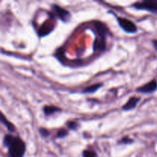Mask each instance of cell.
I'll use <instances>...</instances> for the list:
<instances>
[{
  "label": "cell",
  "mask_w": 157,
  "mask_h": 157,
  "mask_svg": "<svg viewBox=\"0 0 157 157\" xmlns=\"http://www.w3.org/2000/svg\"><path fill=\"white\" fill-rule=\"evenodd\" d=\"M130 7L138 11H147L157 15V0H144L133 3Z\"/></svg>",
  "instance_id": "obj_3"
},
{
  "label": "cell",
  "mask_w": 157,
  "mask_h": 157,
  "mask_svg": "<svg viewBox=\"0 0 157 157\" xmlns=\"http://www.w3.org/2000/svg\"><path fill=\"white\" fill-rule=\"evenodd\" d=\"M66 125H67V128L71 130H77L79 127V124L75 121H68L66 123Z\"/></svg>",
  "instance_id": "obj_14"
},
{
  "label": "cell",
  "mask_w": 157,
  "mask_h": 157,
  "mask_svg": "<svg viewBox=\"0 0 157 157\" xmlns=\"http://www.w3.org/2000/svg\"><path fill=\"white\" fill-rule=\"evenodd\" d=\"M52 8L55 16L59 18L61 21L67 22V21H70L71 15L70 12L68 10L65 9L64 8L61 7V6L57 4L52 5Z\"/></svg>",
  "instance_id": "obj_5"
},
{
  "label": "cell",
  "mask_w": 157,
  "mask_h": 157,
  "mask_svg": "<svg viewBox=\"0 0 157 157\" xmlns=\"http://www.w3.org/2000/svg\"><path fill=\"white\" fill-rule=\"evenodd\" d=\"M43 113L45 116H52L56 113H60L62 111L61 108L53 105H45L42 108Z\"/></svg>",
  "instance_id": "obj_8"
},
{
  "label": "cell",
  "mask_w": 157,
  "mask_h": 157,
  "mask_svg": "<svg viewBox=\"0 0 157 157\" xmlns=\"http://www.w3.org/2000/svg\"><path fill=\"white\" fill-rule=\"evenodd\" d=\"M115 17H116L117 21L120 27H121L124 32L129 34H135L137 32V26H136V25L135 24L133 21H132L131 20L128 19V18H124V17L117 16V15H115Z\"/></svg>",
  "instance_id": "obj_4"
},
{
  "label": "cell",
  "mask_w": 157,
  "mask_h": 157,
  "mask_svg": "<svg viewBox=\"0 0 157 157\" xmlns=\"http://www.w3.org/2000/svg\"><path fill=\"white\" fill-rule=\"evenodd\" d=\"M141 101V98L139 97H131L128 101H127L125 104L121 107L122 110L124 111H130V110H133L136 107L138 103Z\"/></svg>",
  "instance_id": "obj_7"
},
{
  "label": "cell",
  "mask_w": 157,
  "mask_h": 157,
  "mask_svg": "<svg viewBox=\"0 0 157 157\" xmlns=\"http://www.w3.org/2000/svg\"><path fill=\"white\" fill-rule=\"evenodd\" d=\"M103 86V84L100 83V84H95L93 85H90L89 87H85L84 89H83L82 93L83 94H94L97 91V90H99L101 87Z\"/></svg>",
  "instance_id": "obj_10"
},
{
  "label": "cell",
  "mask_w": 157,
  "mask_h": 157,
  "mask_svg": "<svg viewBox=\"0 0 157 157\" xmlns=\"http://www.w3.org/2000/svg\"><path fill=\"white\" fill-rule=\"evenodd\" d=\"M67 136H68V131L65 129L61 128L57 131L56 139H63V138H65Z\"/></svg>",
  "instance_id": "obj_11"
},
{
  "label": "cell",
  "mask_w": 157,
  "mask_h": 157,
  "mask_svg": "<svg viewBox=\"0 0 157 157\" xmlns=\"http://www.w3.org/2000/svg\"><path fill=\"white\" fill-rule=\"evenodd\" d=\"M2 143L8 150V156L24 157L26 152V144L21 137L12 134H6Z\"/></svg>",
  "instance_id": "obj_1"
},
{
  "label": "cell",
  "mask_w": 157,
  "mask_h": 157,
  "mask_svg": "<svg viewBox=\"0 0 157 157\" xmlns=\"http://www.w3.org/2000/svg\"><path fill=\"white\" fill-rule=\"evenodd\" d=\"M0 121H1V123L3 124V125L6 127V128L7 129V130L10 133H14L15 131V127L12 122L9 121L7 118L5 117V115L3 114L2 113H1V117H0Z\"/></svg>",
  "instance_id": "obj_9"
},
{
  "label": "cell",
  "mask_w": 157,
  "mask_h": 157,
  "mask_svg": "<svg viewBox=\"0 0 157 157\" xmlns=\"http://www.w3.org/2000/svg\"><path fill=\"white\" fill-rule=\"evenodd\" d=\"M94 26L95 28L97 35L93 45L94 52H96V51L104 52V51H105L106 45H107V42H106L107 35H109L110 32H109L105 24L101 22V21H97L94 25Z\"/></svg>",
  "instance_id": "obj_2"
},
{
  "label": "cell",
  "mask_w": 157,
  "mask_h": 157,
  "mask_svg": "<svg viewBox=\"0 0 157 157\" xmlns=\"http://www.w3.org/2000/svg\"><path fill=\"white\" fill-rule=\"evenodd\" d=\"M133 142H134V140L130 137H129V136H124V137L120 140L118 144H124V145H130V144H133Z\"/></svg>",
  "instance_id": "obj_12"
},
{
  "label": "cell",
  "mask_w": 157,
  "mask_h": 157,
  "mask_svg": "<svg viewBox=\"0 0 157 157\" xmlns=\"http://www.w3.org/2000/svg\"><path fill=\"white\" fill-rule=\"evenodd\" d=\"M83 157H98L96 152L93 150H84L82 152Z\"/></svg>",
  "instance_id": "obj_13"
},
{
  "label": "cell",
  "mask_w": 157,
  "mask_h": 157,
  "mask_svg": "<svg viewBox=\"0 0 157 157\" xmlns=\"http://www.w3.org/2000/svg\"><path fill=\"white\" fill-rule=\"evenodd\" d=\"M153 47H154L155 50L157 52V40H153Z\"/></svg>",
  "instance_id": "obj_16"
},
{
  "label": "cell",
  "mask_w": 157,
  "mask_h": 157,
  "mask_svg": "<svg viewBox=\"0 0 157 157\" xmlns=\"http://www.w3.org/2000/svg\"><path fill=\"white\" fill-rule=\"evenodd\" d=\"M157 90V81L156 79H153L150 82L144 84L143 86L137 87L136 91L137 93L145 94H150L154 93Z\"/></svg>",
  "instance_id": "obj_6"
},
{
  "label": "cell",
  "mask_w": 157,
  "mask_h": 157,
  "mask_svg": "<svg viewBox=\"0 0 157 157\" xmlns=\"http://www.w3.org/2000/svg\"><path fill=\"white\" fill-rule=\"evenodd\" d=\"M39 133L41 135V136H43V137H48V136H50V131L45 128H40Z\"/></svg>",
  "instance_id": "obj_15"
}]
</instances>
